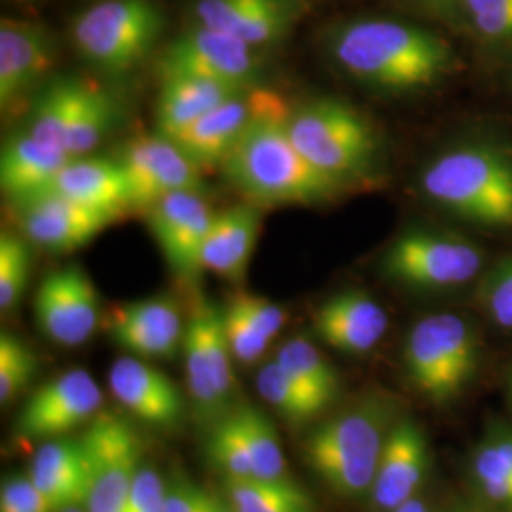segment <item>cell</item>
<instances>
[{"instance_id": "d6a6232c", "label": "cell", "mask_w": 512, "mask_h": 512, "mask_svg": "<svg viewBox=\"0 0 512 512\" xmlns=\"http://www.w3.org/2000/svg\"><path fill=\"white\" fill-rule=\"evenodd\" d=\"M116 118L114 99L103 92L99 86L88 84L80 97V103L74 112L73 126L67 139L69 156H86L97 147L105 135L112 129Z\"/></svg>"}, {"instance_id": "ac0fdd59", "label": "cell", "mask_w": 512, "mask_h": 512, "mask_svg": "<svg viewBox=\"0 0 512 512\" xmlns=\"http://www.w3.org/2000/svg\"><path fill=\"white\" fill-rule=\"evenodd\" d=\"M306 0H198L200 25L260 48L281 42L306 14Z\"/></svg>"}, {"instance_id": "9a60e30c", "label": "cell", "mask_w": 512, "mask_h": 512, "mask_svg": "<svg viewBox=\"0 0 512 512\" xmlns=\"http://www.w3.org/2000/svg\"><path fill=\"white\" fill-rule=\"evenodd\" d=\"M128 177L131 207L147 209L175 192H202V167L173 139L158 135L137 137L118 160Z\"/></svg>"}, {"instance_id": "7402d4cb", "label": "cell", "mask_w": 512, "mask_h": 512, "mask_svg": "<svg viewBox=\"0 0 512 512\" xmlns=\"http://www.w3.org/2000/svg\"><path fill=\"white\" fill-rule=\"evenodd\" d=\"M109 387L116 401L135 418L154 427H175L183 420V393L160 368L128 355L109 370Z\"/></svg>"}, {"instance_id": "d590c367", "label": "cell", "mask_w": 512, "mask_h": 512, "mask_svg": "<svg viewBox=\"0 0 512 512\" xmlns=\"http://www.w3.org/2000/svg\"><path fill=\"white\" fill-rule=\"evenodd\" d=\"M38 359L18 336L0 334V403L10 404L29 387L37 374Z\"/></svg>"}, {"instance_id": "484cf974", "label": "cell", "mask_w": 512, "mask_h": 512, "mask_svg": "<svg viewBox=\"0 0 512 512\" xmlns=\"http://www.w3.org/2000/svg\"><path fill=\"white\" fill-rule=\"evenodd\" d=\"M260 230L258 205L245 203L213 217L203 243L202 268L232 283L243 281Z\"/></svg>"}, {"instance_id": "f1b7e54d", "label": "cell", "mask_w": 512, "mask_h": 512, "mask_svg": "<svg viewBox=\"0 0 512 512\" xmlns=\"http://www.w3.org/2000/svg\"><path fill=\"white\" fill-rule=\"evenodd\" d=\"M226 499L238 512H315L308 492L289 476H224Z\"/></svg>"}, {"instance_id": "e575fe53", "label": "cell", "mask_w": 512, "mask_h": 512, "mask_svg": "<svg viewBox=\"0 0 512 512\" xmlns=\"http://www.w3.org/2000/svg\"><path fill=\"white\" fill-rule=\"evenodd\" d=\"M213 425L207 439V456L224 476H253V463L241 435L236 410L226 412Z\"/></svg>"}, {"instance_id": "7a4b0ae2", "label": "cell", "mask_w": 512, "mask_h": 512, "mask_svg": "<svg viewBox=\"0 0 512 512\" xmlns=\"http://www.w3.org/2000/svg\"><path fill=\"white\" fill-rule=\"evenodd\" d=\"M289 107L262 116L219 165L239 194L253 205L330 200L344 184L302 156L289 135Z\"/></svg>"}, {"instance_id": "f35d334b", "label": "cell", "mask_w": 512, "mask_h": 512, "mask_svg": "<svg viewBox=\"0 0 512 512\" xmlns=\"http://www.w3.org/2000/svg\"><path fill=\"white\" fill-rule=\"evenodd\" d=\"M222 319L226 340L234 359L243 365L256 363L270 346V340L264 338L243 315H239L228 304L222 308Z\"/></svg>"}, {"instance_id": "cb8c5ba5", "label": "cell", "mask_w": 512, "mask_h": 512, "mask_svg": "<svg viewBox=\"0 0 512 512\" xmlns=\"http://www.w3.org/2000/svg\"><path fill=\"white\" fill-rule=\"evenodd\" d=\"M27 476L55 511L86 507L90 463L84 437L48 440L31 459Z\"/></svg>"}, {"instance_id": "836d02e7", "label": "cell", "mask_w": 512, "mask_h": 512, "mask_svg": "<svg viewBox=\"0 0 512 512\" xmlns=\"http://www.w3.org/2000/svg\"><path fill=\"white\" fill-rule=\"evenodd\" d=\"M241 435L247 444V452L253 463V476L277 478L287 475V463L283 448L277 439L272 421L251 404L236 408Z\"/></svg>"}, {"instance_id": "4dcf8cb0", "label": "cell", "mask_w": 512, "mask_h": 512, "mask_svg": "<svg viewBox=\"0 0 512 512\" xmlns=\"http://www.w3.org/2000/svg\"><path fill=\"white\" fill-rule=\"evenodd\" d=\"M256 387L258 393L291 423L315 420L330 406L329 401L311 391L310 387L300 384L275 361L260 368L256 376Z\"/></svg>"}, {"instance_id": "ab89813d", "label": "cell", "mask_w": 512, "mask_h": 512, "mask_svg": "<svg viewBox=\"0 0 512 512\" xmlns=\"http://www.w3.org/2000/svg\"><path fill=\"white\" fill-rule=\"evenodd\" d=\"M228 306L238 311L239 315H243L270 342L279 334V330L283 329L287 319L285 311L281 310L277 304L256 294H234Z\"/></svg>"}, {"instance_id": "603a6c76", "label": "cell", "mask_w": 512, "mask_h": 512, "mask_svg": "<svg viewBox=\"0 0 512 512\" xmlns=\"http://www.w3.org/2000/svg\"><path fill=\"white\" fill-rule=\"evenodd\" d=\"M389 327L384 308L366 293L346 291L327 298L313 315L315 336L330 348L365 355L376 348Z\"/></svg>"}, {"instance_id": "4316f807", "label": "cell", "mask_w": 512, "mask_h": 512, "mask_svg": "<svg viewBox=\"0 0 512 512\" xmlns=\"http://www.w3.org/2000/svg\"><path fill=\"white\" fill-rule=\"evenodd\" d=\"M42 194H57L95 209L120 213L131 207L128 177L120 162L107 158L76 156L59 171Z\"/></svg>"}, {"instance_id": "ba28073f", "label": "cell", "mask_w": 512, "mask_h": 512, "mask_svg": "<svg viewBox=\"0 0 512 512\" xmlns=\"http://www.w3.org/2000/svg\"><path fill=\"white\" fill-rule=\"evenodd\" d=\"M186 384L205 420H219L234 393V355L228 346L222 308L202 298L186 323L183 338Z\"/></svg>"}, {"instance_id": "f546056e", "label": "cell", "mask_w": 512, "mask_h": 512, "mask_svg": "<svg viewBox=\"0 0 512 512\" xmlns=\"http://www.w3.org/2000/svg\"><path fill=\"white\" fill-rule=\"evenodd\" d=\"M471 478L476 492L497 509L512 511V431L495 425L473 452Z\"/></svg>"}, {"instance_id": "1f68e13d", "label": "cell", "mask_w": 512, "mask_h": 512, "mask_svg": "<svg viewBox=\"0 0 512 512\" xmlns=\"http://www.w3.org/2000/svg\"><path fill=\"white\" fill-rule=\"evenodd\" d=\"M275 363L283 366L300 384L310 387L330 404L340 393V380L334 366L311 340L294 336L287 340L275 355Z\"/></svg>"}, {"instance_id": "52a82bcc", "label": "cell", "mask_w": 512, "mask_h": 512, "mask_svg": "<svg viewBox=\"0 0 512 512\" xmlns=\"http://www.w3.org/2000/svg\"><path fill=\"white\" fill-rule=\"evenodd\" d=\"M287 129L302 156L332 179L348 181L374 160L376 137L365 118L346 103L321 99L291 110Z\"/></svg>"}, {"instance_id": "7c38bea8", "label": "cell", "mask_w": 512, "mask_h": 512, "mask_svg": "<svg viewBox=\"0 0 512 512\" xmlns=\"http://www.w3.org/2000/svg\"><path fill=\"white\" fill-rule=\"evenodd\" d=\"M101 404L103 393L92 374L73 368L40 385L19 410L14 427L21 439H59L76 427L92 423L101 412Z\"/></svg>"}, {"instance_id": "ee69618b", "label": "cell", "mask_w": 512, "mask_h": 512, "mask_svg": "<svg viewBox=\"0 0 512 512\" xmlns=\"http://www.w3.org/2000/svg\"><path fill=\"white\" fill-rule=\"evenodd\" d=\"M219 501L188 480H177L167 486L164 512H217Z\"/></svg>"}, {"instance_id": "8d00e7d4", "label": "cell", "mask_w": 512, "mask_h": 512, "mask_svg": "<svg viewBox=\"0 0 512 512\" xmlns=\"http://www.w3.org/2000/svg\"><path fill=\"white\" fill-rule=\"evenodd\" d=\"M31 253L23 239L2 232L0 236V308L10 311L29 283Z\"/></svg>"}, {"instance_id": "681fc988", "label": "cell", "mask_w": 512, "mask_h": 512, "mask_svg": "<svg viewBox=\"0 0 512 512\" xmlns=\"http://www.w3.org/2000/svg\"><path fill=\"white\" fill-rule=\"evenodd\" d=\"M509 397H511V404H512V370H511V376H509Z\"/></svg>"}, {"instance_id": "4fadbf2b", "label": "cell", "mask_w": 512, "mask_h": 512, "mask_svg": "<svg viewBox=\"0 0 512 512\" xmlns=\"http://www.w3.org/2000/svg\"><path fill=\"white\" fill-rule=\"evenodd\" d=\"M35 319L42 334L59 346L86 344L101 319L92 277L78 264L50 272L35 294Z\"/></svg>"}, {"instance_id": "d4e9b609", "label": "cell", "mask_w": 512, "mask_h": 512, "mask_svg": "<svg viewBox=\"0 0 512 512\" xmlns=\"http://www.w3.org/2000/svg\"><path fill=\"white\" fill-rule=\"evenodd\" d=\"M71 156L29 131L14 135L0 156V186L14 202H25L40 196L54 183L59 171Z\"/></svg>"}, {"instance_id": "74e56055", "label": "cell", "mask_w": 512, "mask_h": 512, "mask_svg": "<svg viewBox=\"0 0 512 512\" xmlns=\"http://www.w3.org/2000/svg\"><path fill=\"white\" fill-rule=\"evenodd\" d=\"M478 37L512 42V0H459Z\"/></svg>"}, {"instance_id": "c3c4849f", "label": "cell", "mask_w": 512, "mask_h": 512, "mask_svg": "<svg viewBox=\"0 0 512 512\" xmlns=\"http://www.w3.org/2000/svg\"><path fill=\"white\" fill-rule=\"evenodd\" d=\"M59 512H88L84 507H69V509H63V511Z\"/></svg>"}, {"instance_id": "d6986e66", "label": "cell", "mask_w": 512, "mask_h": 512, "mask_svg": "<svg viewBox=\"0 0 512 512\" xmlns=\"http://www.w3.org/2000/svg\"><path fill=\"white\" fill-rule=\"evenodd\" d=\"M183 315L171 298L126 302L110 313L112 340L141 359H171L183 349Z\"/></svg>"}, {"instance_id": "8992f818", "label": "cell", "mask_w": 512, "mask_h": 512, "mask_svg": "<svg viewBox=\"0 0 512 512\" xmlns=\"http://www.w3.org/2000/svg\"><path fill=\"white\" fill-rule=\"evenodd\" d=\"M164 31V16L152 0H103L73 23V42L90 65L110 76L145 61Z\"/></svg>"}, {"instance_id": "bcb514c9", "label": "cell", "mask_w": 512, "mask_h": 512, "mask_svg": "<svg viewBox=\"0 0 512 512\" xmlns=\"http://www.w3.org/2000/svg\"><path fill=\"white\" fill-rule=\"evenodd\" d=\"M418 2L427 4V6L435 8V10H452V8L459 6V0H418Z\"/></svg>"}, {"instance_id": "8fae6325", "label": "cell", "mask_w": 512, "mask_h": 512, "mask_svg": "<svg viewBox=\"0 0 512 512\" xmlns=\"http://www.w3.org/2000/svg\"><path fill=\"white\" fill-rule=\"evenodd\" d=\"M160 80L173 76L207 78L236 88L256 86L255 48L217 29L198 25L167 44L158 59Z\"/></svg>"}, {"instance_id": "83f0119b", "label": "cell", "mask_w": 512, "mask_h": 512, "mask_svg": "<svg viewBox=\"0 0 512 512\" xmlns=\"http://www.w3.org/2000/svg\"><path fill=\"white\" fill-rule=\"evenodd\" d=\"M251 88V86H249ZM245 88H236L207 78L173 76L162 80L158 95L156 124L158 133L173 137L198 122L202 116L217 109L224 101Z\"/></svg>"}, {"instance_id": "b9f144b4", "label": "cell", "mask_w": 512, "mask_h": 512, "mask_svg": "<svg viewBox=\"0 0 512 512\" xmlns=\"http://www.w3.org/2000/svg\"><path fill=\"white\" fill-rule=\"evenodd\" d=\"M0 512H57L27 475L8 476L0 490Z\"/></svg>"}, {"instance_id": "9c48e42d", "label": "cell", "mask_w": 512, "mask_h": 512, "mask_svg": "<svg viewBox=\"0 0 512 512\" xmlns=\"http://www.w3.org/2000/svg\"><path fill=\"white\" fill-rule=\"evenodd\" d=\"M88 448V512H122L143 467V444L128 421L99 412L84 433Z\"/></svg>"}, {"instance_id": "5bb4252c", "label": "cell", "mask_w": 512, "mask_h": 512, "mask_svg": "<svg viewBox=\"0 0 512 512\" xmlns=\"http://www.w3.org/2000/svg\"><path fill=\"white\" fill-rule=\"evenodd\" d=\"M281 107H285V101L279 93L256 84L236 93L169 139L183 148L202 169L213 167L222 164V160L262 116Z\"/></svg>"}, {"instance_id": "7dc6e473", "label": "cell", "mask_w": 512, "mask_h": 512, "mask_svg": "<svg viewBox=\"0 0 512 512\" xmlns=\"http://www.w3.org/2000/svg\"><path fill=\"white\" fill-rule=\"evenodd\" d=\"M217 512H238L232 505H230V501L226 499V501H219V511Z\"/></svg>"}, {"instance_id": "5b68a950", "label": "cell", "mask_w": 512, "mask_h": 512, "mask_svg": "<svg viewBox=\"0 0 512 512\" xmlns=\"http://www.w3.org/2000/svg\"><path fill=\"white\" fill-rule=\"evenodd\" d=\"M404 366L412 385L433 403H450L473 382L478 338L456 313H435L418 321L404 346Z\"/></svg>"}, {"instance_id": "44dd1931", "label": "cell", "mask_w": 512, "mask_h": 512, "mask_svg": "<svg viewBox=\"0 0 512 512\" xmlns=\"http://www.w3.org/2000/svg\"><path fill=\"white\" fill-rule=\"evenodd\" d=\"M429 471V444L414 420L393 423L378 463L370 497L382 511H395L414 499Z\"/></svg>"}, {"instance_id": "2e32d148", "label": "cell", "mask_w": 512, "mask_h": 512, "mask_svg": "<svg viewBox=\"0 0 512 512\" xmlns=\"http://www.w3.org/2000/svg\"><path fill=\"white\" fill-rule=\"evenodd\" d=\"M145 211L148 228L169 268L183 279H196L203 272V243L215 217L202 194L192 190L175 192Z\"/></svg>"}, {"instance_id": "6da1fadb", "label": "cell", "mask_w": 512, "mask_h": 512, "mask_svg": "<svg viewBox=\"0 0 512 512\" xmlns=\"http://www.w3.org/2000/svg\"><path fill=\"white\" fill-rule=\"evenodd\" d=\"M330 52L346 73L387 92L433 86L456 67V55L439 35L395 19H357L340 27Z\"/></svg>"}, {"instance_id": "f907efd6", "label": "cell", "mask_w": 512, "mask_h": 512, "mask_svg": "<svg viewBox=\"0 0 512 512\" xmlns=\"http://www.w3.org/2000/svg\"><path fill=\"white\" fill-rule=\"evenodd\" d=\"M461 512H486V511H480V509H467V511H461Z\"/></svg>"}, {"instance_id": "3957f363", "label": "cell", "mask_w": 512, "mask_h": 512, "mask_svg": "<svg viewBox=\"0 0 512 512\" xmlns=\"http://www.w3.org/2000/svg\"><path fill=\"white\" fill-rule=\"evenodd\" d=\"M391 427L385 404H357L311 431L304 459L336 494L365 497L372 492Z\"/></svg>"}, {"instance_id": "30bf717a", "label": "cell", "mask_w": 512, "mask_h": 512, "mask_svg": "<svg viewBox=\"0 0 512 512\" xmlns=\"http://www.w3.org/2000/svg\"><path fill=\"white\" fill-rule=\"evenodd\" d=\"M482 264V253L467 241L414 232L387 249L384 272L408 287L439 291L469 283Z\"/></svg>"}, {"instance_id": "f6af8a7d", "label": "cell", "mask_w": 512, "mask_h": 512, "mask_svg": "<svg viewBox=\"0 0 512 512\" xmlns=\"http://www.w3.org/2000/svg\"><path fill=\"white\" fill-rule=\"evenodd\" d=\"M391 512H433V509H429L421 499L414 497V499L406 501V503H403L401 507H397L395 511Z\"/></svg>"}, {"instance_id": "ffe728a7", "label": "cell", "mask_w": 512, "mask_h": 512, "mask_svg": "<svg viewBox=\"0 0 512 512\" xmlns=\"http://www.w3.org/2000/svg\"><path fill=\"white\" fill-rule=\"evenodd\" d=\"M54 35L40 23L2 19L0 23V107L12 109L54 67Z\"/></svg>"}, {"instance_id": "7bdbcfd3", "label": "cell", "mask_w": 512, "mask_h": 512, "mask_svg": "<svg viewBox=\"0 0 512 512\" xmlns=\"http://www.w3.org/2000/svg\"><path fill=\"white\" fill-rule=\"evenodd\" d=\"M165 492L164 478L143 463L122 512H164Z\"/></svg>"}, {"instance_id": "277c9868", "label": "cell", "mask_w": 512, "mask_h": 512, "mask_svg": "<svg viewBox=\"0 0 512 512\" xmlns=\"http://www.w3.org/2000/svg\"><path fill=\"white\" fill-rule=\"evenodd\" d=\"M423 192L448 211L482 226H512V160L488 147L439 156L423 171Z\"/></svg>"}, {"instance_id": "60d3db41", "label": "cell", "mask_w": 512, "mask_h": 512, "mask_svg": "<svg viewBox=\"0 0 512 512\" xmlns=\"http://www.w3.org/2000/svg\"><path fill=\"white\" fill-rule=\"evenodd\" d=\"M482 302L495 325L512 330V258L499 264L494 274L486 279Z\"/></svg>"}, {"instance_id": "e0dca14e", "label": "cell", "mask_w": 512, "mask_h": 512, "mask_svg": "<svg viewBox=\"0 0 512 512\" xmlns=\"http://www.w3.org/2000/svg\"><path fill=\"white\" fill-rule=\"evenodd\" d=\"M16 205L25 236L52 253H71L84 247L120 219V213L95 209L57 194H40Z\"/></svg>"}]
</instances>
